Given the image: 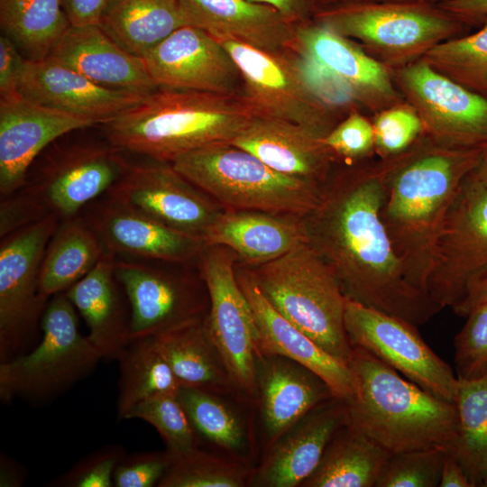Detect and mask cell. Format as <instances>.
<instances>
[{"mask_svg": "<svg viewBox=\"0 0 487 487\" xmlns=\"http://www.w3.org/2000/svg\"><path fill=\"white\" fill-rule=\"evenodd\" d=\"M60 219L51 214L1 238L0 363L29 352L47 306L40 271Z\"/></svg>", "mask_w": 487, "mask_h": 487, "instance_id": "obj_11", "label": "cell"}, {"mask_svg": "<svg viewBox=\"0 0 487 487\" xmlns=\"http://www.w3.org/2000/svg\"><path fill=\"white\" fill-rule=\"evenodd\" d=\"M391 453L345 424L332 436L300 487H375Z\"/></svg>", "mask_w": 487, "mask_h": 487, "instance_id": "obj_33", "label": "cell"}, {"mask_svg": "<svg viewBox=\"0 0 487 487\" xmlns=\"http://www.w3.org/2000/svg\"><path fill=\"white\" fill-rule=\"evenodd\" d=\"M347 364L354 383L347 424L391 454L432 447L455 453L454 402L423 390L362 347H352Z\"/></svg>", "mask_w": 487, "mask_h": 487, "instance_id": "obj_3", "label": "cell"}, {"mask_svg": "<svg viewBox=\"0 0 487 487\" xmlns=\"http://www.w3.org/2000/svg\"><path fill=\"white\" fill-rule=\"evenodd\" d=\"M485 302H487V270L469 282L464 298L452 310L460 317H466L473 308Z\"/></svg>", "mask_w": 487, "mask_h": 487, "instance_id": "obj_52", "label": "cell"}, {"mask_svg": "<svg viewBox=\"0 0 487 487\" xmlns=\"http://www.w3.org/2000/svg\"><path fill=\"white\" fill-rule=\"evenodd\" d=\"M344 164V163H343ZM304 217L308 243L333 269L347 299L421 326L443 308L408 280L381 217L387 161L344 164Z\"/></svg>", "mask_w": 487, "mask_h": 487, "instance_id": "obj_1", "label": "cell"}, {"mask_svg": "<svg viewBox=\"0 0 487 487\" xmlns=\"http://www.w3.org/2000/svg\"><path fill=\"white\" fill-rule=\"evenodd\" d=\"M117 361L119 418H125L133 406L147 398L164 392L178 393L180 384L152 336L132 339Z\"/></svg>", "mask_w": 487, "mask_h": 487, "instance_id": "obj_37", "label": "cell"}, {"mask_svg": "<svg viewBox=\"0 0 487 487\" xmlns=\"http://www.w3.org/2000/svg\"><path fill=\"white\" fill-rule=\"evenodd\" d=\"M94 125L19 93L0 96V199L23 187L31 167L51 144Z\"/></svg>", "mask_w": 487, "mask_h": 487, "instance_id": "obj_20", "label": "cell"}, {"mask_svg": "<svg viewBox=\"0 0 487 487\" xmlns=\"http://www.w3.org/2000/svg\"><path fill=\"white\" fill-rule=\"evenodd\" d=\"M471 174L487 186V146L483 148L480 160Z\"/></svg>", "mask_w": 487, "mask_h": 487, "instance_id": "obj_54", "label": "cell"}, {"mask_svg": "<svg viewBox=\"0 0 487 487\" xmlns=\"http://www.w3.org/2000/svg\"><path fill=\"white\" fill-rule=\"evenodd\" d=\"M183 25L179 0H114L99 23L120 47L142 58Z\"/></svg>", "mask_w": 487, "mask_h": 487, "instance_id": "obj_35", "label": "cell"}, {"mask_svg": "<svg viewBox=\"0 0 487 487\" xmlns=\"http://www.w3.org/2000/svg\"><path fill=\"white\" fill-rule=\"evenodd\" d=\"M168 456L157 487H250L256 466L201 446Z\"/></svg>", "mask_w": 487, "mask_h": 487, "instance_id": "obj_39", "label": "cell"}, {"mask_svg": "<svg viewBox=\"0 0 487 487\" xmlns=\"http://www.w3.org/2000/svg\"><path fill=\"white\" fill-rule=\"evenodd\" d=\"M438 5L469 26L487 17V0H449Z\"/></svg>", "mask_w": 487, "mask_h": 487, "instance_id": "obj_51", "label": "cell"}, {"mask_svg": "<svg viewBox=\"0 0 487 487\" xmlns=\"http://www.w3.org/2000/svg\"><path fill=\"white\" fill-rule=\"evenodd\" d=\"M106 195L161 224L201 240L224 209L170 163L153 160L130 163Z\"/></svg>", "mask_w": 487, "mask_h": 487, "instance_id": "obj_17", "label": "cell"}, {"mask_svg": "<svg viewBox=\"0 0 487 487\" xmlns=\"http://www.w3.org/2000/svg\"><path fill=\"white\" fill-rule=\"evenodd\" d=\"M256 115L240 94L159 87L139 105L102 124L113 145L171 163L220 142H231Z\"/></svg>", "mask_w": 487, "mask_h": 487, "instance_id": "obj_4", "label": "cell"}, {"mask_svg": "<svg viewBox=\"0 0 487 487\" xmlns=\"http://www.w3.org/2000/svg\"><path fill=\"white\" fill-rule=\"evenodd\" d=\"M482 150L444 145L422 133L407 150L386 158L381 217L409 281L427 294L448 210Z\"/></svg>", "mask_w": 487, "mask_h": 487, "instance_id": "obj_2", "label": "cell"}, {"mask_svg": "<svg viewBox=\"0 0 487 487\" xmlns=\"http://www.w3.org/2000/svg\"><path fill=\"white\" fill-rule=\"evenodd\" d=\"M347 422L345 400L333 397L317 405L262 455L250 487H300L332 436Z\"/></svg>", "mask_w": 487, "mask_h": 487, "instance_id": "obj_24", "label": "cell"}, {"mask_svg": "<svg viewBox=\"0 0 487 487\" xmlns=\"http://www.w3.org/2000/svg\"><path fill=\"white\" fill-rule=\"evenodd\" d=\"M23 96L96 124H104L146 96L101 87L50 58L24 60L18 83Z\"/></svg>", "mask_w": 487, "mask_h": 487, "instance_id": "obj_23", "label": "cell"}, {"mask_svg": "<svg viewBox=\"0 0 487 487\" xmlns=\"http://www.w3.org/2000/svg\"><path fill=\"white\" fill-rule=\"evenodd\" d=\"M25 58L15 44L5 35L0 36V96L18 93V83Z\"/></svg>", "mask_w": 487, "mask_h": 487, "instance_id": "obj_48", "label": "cell"}, {"mask_svg": "<svg viewBox=\"0 0 487 487\" xmlns=\"http://www.w3.org/2000/svg\"><path fill=\"white\" fill-rule=\"evenodd\" d=\"M405 101L417 111L423 133L451 147L487 146V96L431 68L423 59L391 69Z\"/></svg>", "mask_w": 487, "mask_h": 487, "instance_id": "obj_14", "label": "cell"}, {"mask_svg": "<svg viewBox=\"0 0 487 487\" xmlns=\"http://www.w3.org/2000/svg\"><path fill=\"white\" fill-rule=\"evenodd\" d=\"M41 337L29 352L0 363V397L47 400L89 374L102 359L78 327L65 292L51 297L41 320Z\"/></svg>", "mask_w": 487, "mask_h": 487, "instance_id": "obj_9", "label": "cell"}, {"mask_svg": "<svg viewBox=\"0 0 487 487\" xmlns=\"http://www.w3.org/2000/svg\"><path fill=\"white\" fill-rule=\"evenodd\" d=\"M333 397L326 381L304 365L281 355H258L255 409L261 456L308 411Z\"/></svg>", "mask_w": 487, "mask_h": 487, "instance_id": "obj_22", "label": "cell"}, {"mask_svg": "<svg viewBox=\"0 0 487 487\" xmlns=\"http://www.w3.org/2000/svg\"><path fill=\"white\" fill-rule=\"evenodd\" d=\"M482 487H487V477L482 481Z\"/></svg>", "mask_w": 487, "mask_h": 487, "instance_id": "obj_56", "label": "cell"}, {"mask_svg": "<svg viewBox=\"0 0 487 487\" xmlns=\"http://www.w3.org/2000/svg\"><path fill=\"white\" fill-rule=\"evenodd\" d=\"M323 142L339 163L354 164L375 156L372 121L359 109L350 112L323 138Z\"/></svg>", "mask_w": 487, "mask_h": 487, "instance_id": "obj_45", "label": "cell"}, {"mask_svg": "<svg viewBox=\"0 0 487 487\" xmlns=\"http://www.w3.org/2000/svg\"><path fill=\"white\" fill-rule=\"evenodd\" d=\"M70 26L60 0H0V28L30 60L46 59Z\"/></svg>", "mask_w": 487, "mask_h": 487, "instance_id": "obj_36", "label": "cell"}, {"mask_svg": "<svg viewBox=\"0 0 487 487\" xmlns=\"http://www.w3.org/2000/svg\"><path fill=\"white\" fill-rule=\"evenodd\" d=\"M170 164L224 209L305 217L322 193L323 185L280 173L230 142L202 147Z\"/></svg>", "mask_w": 487, "mask_h": 487, "instance_id": "obj_8", "label": "cell"}, {"mask_svg": "<svg viewBox=\"0 0 487 487\" xmlns=\"http://www.w3.org/2000/svg\"><path fill=\"white\" fill-rule=\"evenodd\" d=\"M184 25L216 39L263 51L294 52L296 24L268 5L250 0H179Z\"/></svg>", "mask_w": 487, "mask_h": 487, "instance_id": "obj_26", "label": "cell"}, {"mask_svg": "<svg viewBox=\"0 0 487 487\" xmlns=\"http://www.w3.org/2000/svg\"><path fill=\"white\" fill-rule=\"evenodd\" d=\"M352 1H394V2H410V3H425V4H433L439 5L441 3L449 1V0H317L318 4H335L342 2H352Z\"/></svg>", "mask_w": 487, "mask_h": 487, "instance_id": "obj_55", "label": "cell"}, {"mask_svg": "<svg viewBox=\"0 0 487 487\" xmlns=\"http://www.w3.org/2000/svg\"><path fill=\"white\" fill-rule=\"evenodd\" d=\"M106 251L80 215L60 220L41 265L40 293L49 300L87 274Z\"/></svg>", "mask_w": 487, "mask_h": 487, "instance_id": "obj_34", "label": "cell"}, {"mask_svg": "<svg viewBox=\"0 0 487 487\" xmlns=\"http://www.w3.org/2000/svg\"><path fill=\"white\" fill-rule=\"evenodd\" d=\"M455 335V369L456 377L473 381L487 375V302L473 308Z\"/></svg>", "mask_w": 487, "mask_h": 487, "instance_id": "obj_44", "label": "cell"}, {"mask_svg": "<svg viewBox=\"0 0 487 487\" xmlns=\"http://www.w3.org/2000/svg\"><path fill=\"white\" fill-rule=\"evenodd\" d=\"M47 58L109 89L147 96L159 88L143 59L120 47L99 25H70Z\"/></svg>", "mask_w": 487, "mask_h": 487, "instance_id": "obj_28", "label": "cell"}, {"mask_svg": "<svg viewBox=\"0 0 487 487\" xmlns=\"http://www.w3.org/2000/svg\"><path fill=\"white\" fill-rule=\"evenodd\" d=\"M198 271L208 293L205 318L208 334L225 364L234 391L256 406V325L234 268L235 253L220 245H204Z\"/></svg>", "mask_w": 487, "mask_h": 487, "instance_id": "obj_12", "label": "cell"}, {"mask_svg": "<svg viewBox=\"0 0 487 487\" xmlns=\"http://www.w3.org/2000/svg\"><path fill=\"white\" fill-rule=\"evenodd\" d=\"M372 125L374 153L381 159L404 152L423 133L417 111L405 100L375 114Z\"/></svg>", "mask_w": 487, "mask_h": 487, "instance_id": "obj_43", "label": "cell"}, {"mask_svg": "<svg viewBox=\"0 0 487 487\" xmlns=\"http://www.w3.org/2000/svg\"><path fill=\"white\" fill-rule=\"evenodd\" d=\"M71 26L99 25L114 0H60Z\"/></svg>", "mask_w": 487, "mask_h": 487, "instance_id": "obj_49", "label": "cell"}, {"mask_svg": "<svg viewBox=\"0 0 487 487\" xmlns=\"http://www.w3.org/2000/svg\"><path fill=\"white\" fill-rule=\"evenodd\" d=\"M345 326L352 347L365 349L423 390L455 403L458 378L417 326L347 299Z\"/></svg>", "mask_w": 487, "mask_h": 487, "instance_id": "obj_15", "label": "cell"}, {"mask_svg": "<svg viewBox=\"0 0 487 487\" xmlns=\"http://www.w3.org/2000/svg\"><path fill=\"white\" fill-rule=\"evenodd\" d=\"M178 399L199 446L257 465L261 457L256 409L233 394L180 386Z\"/></svg>", "mask_w": 487, "mask_h": 487, "instance_id": "obj_29", "label": "cell"}, {"mask_svg": "<svg viewBox=\"0 0 487 487\" xmlns=\"http://www.w3.org/2000/svg\"><path fill=\"white\" fill-rule=\"evenodd\" d=\"M115 255L98 263L65 294L85 320L87 337L102 359L117 360L131 339V308L115 273Z\"/></svg>", "mask_w": 487, "mask_h": 487, "instance_id": "obj_30", "label": "cell"}, {"mask_svg": "<svg viewBox=\"0 0 487 487\" xmlns=\"http://www.w3.org/2000/svg\"><path fill=\"white\" fill-rule=\"evenodd\" d=\"M313 19L357 42L390 69L422 59L432 48L460 36L469 26L438 5L394 1L318 5Z\"/></svg>", "mask_w": 487, "mask_h": 487, "instance_id": "obj_7", "label": "cell"}, {"mask_svg": "<svg viewBox=\"0 0 487 487\" xmlns=\"http://www.w3.org/2000/svg\"><path fill=\"white\" fill-rule=\"evenodd\" d=\"M458 434L455 454L472 487L487 477V375L458 379L455 397Z\"/></svg>", "mask_w": 487, "mask_h": 487, "instance_id": "obj_38", "label": "cell"}, {"mask_svg": "<svg viewBox=\"0 0 487 487\" xmlns=\"http://www.w3.org/2000/svg\"><path fill=\"white\" fill-rule=\"evenodd\" d=\"M236 279L253 314L258 355L277 354L291 359L322 378L335 398L349 400L354 383L348 364L327 354L281 316L262 295L249 271H237Z\"/></svg>", "mask_w": 487, "mask_h": 487, "instance_id": "obj_25", "label": "cell"}, {"mask_svg": "<svg viewBox=\"0 0 487 487\" xmlns=\"http://www.w3.org/2000/svg\"><path fill=\"white\" fill-rule=\"evenodd\" d=\"M475 32L445 41L424 56L435 70L487 96V17Z\"/></svg>", "mask_w": 487, "mask_h": 487, "instance_id": "obj_40", "label": "cell"}, {"mask_svg": "<svg viewBox=\"0 0 487 487\" xmlns=\"http://www.w3.org/2000/svg\"><path fill=\"white\" fill-rule=\"evenodd\" d=\"M252 265L275 260L308 242L304 217L259 210L223 209L202 237Z\"/></svg>", "mask_w": 487, "mask_h": 487, "instance_id": "obj_31", "label": "cell"}, {"mask_svg": "<svg viewBox=\"0 0 487 487\" xmlns=\"http://www.w3.org/2000/svg\"><path fill=\"white\" fill-rule=\"evenodd\" d=\"M158 87L236 95L240 72L218 40L183 25L142 57Z\"/></svg>", "mask_w": 487, "mask_h": 487, "instance_id": "obj_18", "label": "cell"}, {"mask_svg": "<svg viewBox=\"0 0 487 487\" xmlns=\"http://www.w3.org/2000/svg\"><path fill=\"white\" fill-rule=\"evenodd\" d=\"M440 487H472V484L453 451H446L442 466Z\"/></svg>", "mask_w": 487, "mask_h": 487, "instance_id": "obj_53", "label": "cell"}, {"mask_svg": "<svg viewBox=\"0 0 487 487\" xmlns=\"http://www.w3.org/2000/svg\"><path fill=\"white\" fill-rule=\"evenodd\" d=\"M295 53L331 73L360 108L374 115L405 100L391 69L357 42L314 21L296 24Z\"/></svg>", "mask_w": 487, "mask_h": 487, "instance_id": "obj_19", "label": "cell"}, {"mask_svg": "<svg viewBox=\"0 0 487 487\" xmlns=\"http://www.w3.org/2000/svg\"><path fill=\"white\" fill-rule=\"evenodd\" d=\"M106 251L115 256L186 263L198 258L201 239L174 230L104 194L79 214Z\"/></svg>", "mask_w": 487, "mask_h": 487, "instance_id": "obj_21", "label": "cell"}, {"mask_svg": "<svg viewBox=\"0 0 487 487\" xmlns=\"http://www.w3.org/2000/svg\"><path fill=\"white\" fill-rule=\"evenodd\" d=\"M216 40L236 64L240 96L257 115L299 124L324 138L354 110L350 96L330 74L297 53Z\"/></svg>", "mask_w": 487, "mask_h": 487, "instance_id": "obj_5", "label": "cell"}, {"mask_svg": "<svg viewBox=\"0 0 487 487\" xmlns=\"http://www.w3.org/2000/svg\"><path fill=\"white\" fill-rule=\"evenodd\" d=\"M34 161L19 188L43 217L76 216L106 194L124 175L130 162L124 151L105 142L55 143Z\"/></svg>", "mask_w": 487, "mask_h": 487, "instance_id": "obj_10", "label": "cell"}, {"mask_svg": "<svg viewBox=\"0 0 487 487\" xmlns=\"http://www.w3.org/2000/svg\"><path fill=\"white\" fill-rule=\"evenodd\" d=\"M169 464L166 451L146 452L124 456L114 472L115 487L157 486Z\"/></svg>", "mask_w": 487, "mask_h": 487, "instance_id": "obj_47", "label": "cell"}, {"mask_svg": "<svg viewBox=\"0 0 487 487\" xmlns=\"http://www.w3.org/2000/svg\"><path fill=\"white\" fill-rule=\"evenodd\" d=\"M268 5L280 12L294 24L310 21L319 4L317 0H250Z\"/></svg>", "mask_w": 487, "mask_h": 487, "instance_id": "obj_50", "label": "cell"}, {"mask_svg": "<svg viewBox=\"0 0 487 487\" xmlns=\"http://www.w3.org/2000/svg\"><path fill=\"white\" fill-rule=\"evenodd\" d=\"M125 418H138L151 424L164 440L169 455L182 454L199 446L177 393L164 392L147 398L133 406Z\"/></svg>", "mask_w": 487, "mask_h": 487, "instance_id": "obj_41", "label": "cell"}, {"mask_svg": "<svg viewBox=\"0 0 487 487\" xmlns=\"http://www.w3.org/2000/svg\"><path fill=\"white\" fill-rule=\"evenodd\" d=\"M124 456L118 446L105 447L85 457L60 477L54 485L65 487H111L114 472Z\"/></svg>", "mask_w": 487, "mask_h": 487, "instance_id": "obj_46", "label": "cell"}, {"mask_svg": "<svg viewBox=\"0 0 487 487\" xmlns=\"http://www.w3.org/2000/svg\"><path fill=\"white\" fill-rule=\"evenodd\" d=\"M487 270V186L471 173L463 181L438 237L427 283L430 298L453 308L469 282Z\"/></svg>", "mask_w": 487, "mask_h": 487, "instance_id": "obj_13", "label": "cell"}, {"mask_svg": "<svg viewBox=\"0 0 487 487\" xmlns=\"http://www.w3.org/2000/svg\"><path fill=\"white\" fill-rule=\"evenodd\" d=\"M230 143L280 173L318 185L339 163L323 138L299 124L268 116L254 115Z\"/></svg>", "mask_w": 487, "mask_h": 487, "instance_id": "obj_27", "label": "cell"}, {"mask_svg": "<svg viewBox=\"0 0 487 487\" xmlns=\"http://www.w3.org/2000/svg\"><path fill=\"white\" fill-rule=\"evenodd\" d=\"M205 318L152 336V340L180 386L238 397Z\"/></svg>", "mask_w": 487, "mask_h": 487, "instance_id": "obj_32", "label": "cell"}, {"mask_svg": "<svg viewBox=\"0 0 487 487\" xmlns=\"http://www.w3.org/2000/svg\"><path fill=\"white\" fill-rule=\"evenodd\" d=\"M446 451L432 447L391 454L375 487L439 486Z\"/></svg>", "mask_w": 487, "mask_h": 487, "instance_id": "obj_42", "label": "cell"}, {"mask_svg": "<svg viewBox=\"0 0 487 487\" xmlns=\"http://www.w3.org/2000/svg\"><path fill=\"white\" fill-rule=\"evenodd\" d=\"M249 271L281 316L327 354L348 363L347 298L333 269L308 242Z\"/></svg>", "mask_w": 487, "mask_h": 487, "instance_id": "obj_6", "label": "cell"}, {"mask_svg": "<svg viewBox=\"0 0 487 487\" xmlns=\"http://www.w3.org/2000/svg\"><path fill=\"white\" fill-rule=\"evenodd\" d=\"M152 262L115 256V273L131 308V339L154 336L203 319L208 312V293L201 276L195 279Z\"/></svg>", "mask_w": 487, "mask_h": 487, "instance_id": "obj_16", "label": "cell"}]
</instances>
